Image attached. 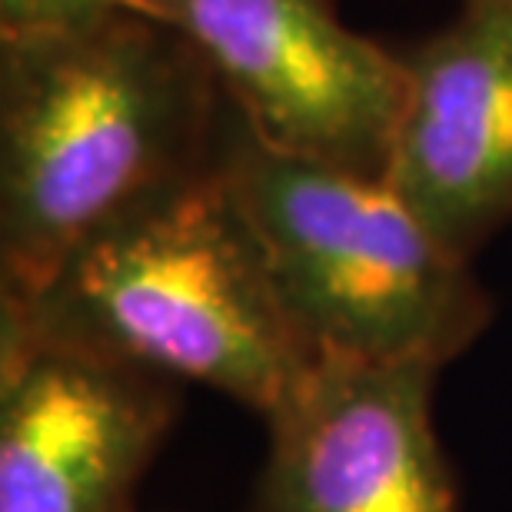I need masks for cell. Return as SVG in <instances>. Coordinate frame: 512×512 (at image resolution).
Segmentation results:
<instances>
[{"instance_id": "6da1fadb", "label": "cell", "mask_w": 512, "mask_h": 512, "mask_svg": "<svg viewBox=\"0 0 512 512\" xmlns=\"http://www.w3.org/2000/svg\"><path fill=\"white\" fill-rule=\"evenodd\" d=\"M223 94L147 14L0 34V293L44 283L90 233L217 157Z\"/></svg>"}, {"instance_id": "7a4b0ae2", "label": "cell", "mask_w": 512, "mask_h": 512, "mask_svg": "<svg viewBox=\"0 0 512 512\" xmlns=\"http://www.w3.org/2000/svg\"><path fill=\"white\" fill-rule=\"evenodd\" d=\"M0 323L163 380L200 383L260 416L316 356L276 293L217 157L90 233L30 293H0Z\"/></svg>"}, {"instance_id": "3957f363", "label": "cell", "mask_w": 512, "mask_h": 512, "mask_svg": "<svg viewBox=\"0 0 512 512\" xmlns=\"http://www.w3.org/2000/svg\"><path fill=\"white\" fill-rule=\"evenodd\" d=\"M217 170L260 240L313 353L446 366L493 323V300L380 177L270 147L223 97Z\"/></svg>"}, {"instance_id": "277c9868", "label": "cell", "mask_w": 512, "mask_h": 512, "mask_svg": "<svg viewBox=\"0 0 512 512\" xmlns=\"http://www.w3.org/2000/svg\"><path fill=\"white\" fill-rule=\"evenodd\" d=\"M137 14L180 30L270 147L386 180L406 64L330 0H143Z\"/></svg>"}, {"instance_id": "5b68a950", "label": "cell", "mask_w": 512, "mask_h": 512, "mask_svg": "<svg viewBox=\"0 0 512 512\" xmlns=\"http://www.w3.org/2000/svg\"><path fill=\"white\" fill-rule=\"evenodd\" d=\"M443 366L316 353L266 419L250 512H459L433 419Z\"/></svg>"}, {"instance_id": "8992f818", "label": "cell", "mask_w": 512, "mask_h": 512, "mask_svg": "<svg viewBox=\"0 0 512 512\" xmlns=\"http://www.w3.org/2000/svg\"><path fill=\"white\" fill-rule=\"evenodd\" d=\"M177 383L0 323V512H133Z\"/></svg>"}, {"instance_id": "52a82bcc", "label": "cell", "mask_w": 512, "mask_h": 512, "mask_svg": "<svg viewBox=\"0 0 512 512\" xmlns=\"http://www.w3.org/2000/svg\"><path fill=\"white\" fill-rule=\"evenodd\" d=\"M406 64L386 183L473 256L512 220V0H466Z\"/></svg>"}, {"instance_id": "ba28073f", "label": "cell", "mask_w": 512, "mask_h": 512, "mask_svg": "<svg viewBox=\"0 0 512 512\" xmlns=\"http://www.w3.org/2000/svg\"><path fill=\"white\" fill-rule=\"evenodd\" d=\"M143 0H0V34H27V30H64L84 27L133 10Z\"/></svg>"}]
</instances>
